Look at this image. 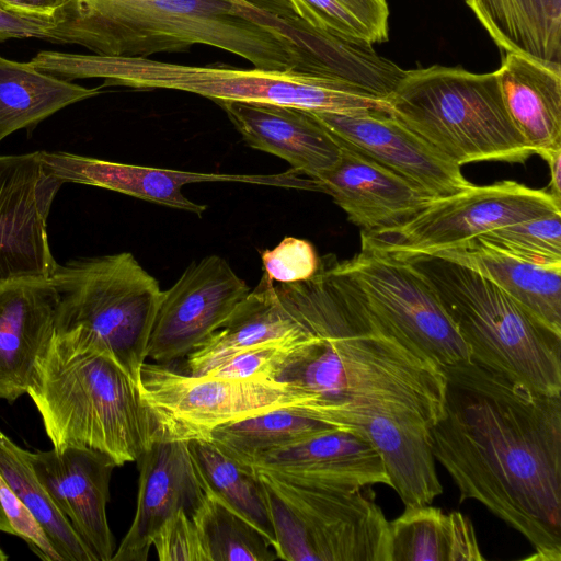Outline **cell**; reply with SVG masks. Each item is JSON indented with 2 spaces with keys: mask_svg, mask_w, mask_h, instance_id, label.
Masks as SVG:
<instances>
[{
  "mask_svg": "<svg viewBox=\"0 0 561 561\" xmlns=\"http://www.w3.org/2000/svg\"><path fill=\"white\" fill-rule=\"evenodd\" d=\"M493 282L539 320L561 333V265H540L505 253L478 239L434 254Z\"/></svg>",
  "mask_w": 561,
  "mask_h": 561,
  "instance_id": "cell-25",
  "label": "cell"
},
{
  "mask_svg": "<svg viewBox=\"0 0 561 561\" xmlns=\"http://www.w3.org/2000/svg\"><path fill=\"white\" fill-rule=\"evenodd\" d=\"M334 427L297 408H282L221 425L210 440L244 466L260 455Z\"/></svg>",
  "mask_w": 561,
  "mask_h": 561,
  "instance_id": "cell-32",
  "label": "cell"
},
{
  "mask_svg": "<svg viewBox=\"0 0 561 561\" xmlns=\"http://www.w3.org/2000/svg\"><path fill=\"white\" fill-rule=\"evenodd\" d=\"M561 213V202L515 181L471 185L433 199L408 221L362 231V245L398 255H431L514 222Z\"/></svg>",
  "mask_w": 561,
  "mask_h": 561,
  "instance_id": "cell-11",
  "label": "cell"
},
{
  "mask_svg": "<svg viewBox=\"0 0 561 561\" xmlns=\"http://www.w3.org/2000/svg\"><path fill=\"white\" fill-rule=\"evenodd\" d=\"M324 260L366 311L404 346L438 368L471 360L435 290L407 261L367 245L348 260Z\"/></svg>",
  "mask_w": 561,
  "mask_h": 561,
  "instance_id": "cell-9",
  "label": "cell"
},
{
  "mask_svg": "<svg viewBox=\"0 0 561 561\" xmlns=\"http://www.w3.org/2000/svg\"><path fill=\"white\" fill-rule=\"evenodd\" d=\"M392 255L433 287L472 360L531 389L561 394V333L458 263L434 255Z\"/></svg>",
  "mask_w": 561,
  "mask_h": 561,
  "instance_id": "cell-6",
  "label": "cell"
},
{
  "mask_svg": "<svg viewBox=\"0 0 561 561\" xmlns=\"http://www.w3.org/2000/svg\"><path fill=\"white\" fill-rule=\"evenodd\" d=\"M0 531L26 541L31 550L46 561H61L46 534L0 473Z\"/></svg>",
  "mask_w": 561,
  "mask_h": 561,
  "instance_id": "cell-39",
  "label": "cell"
},
{
  "mask_svg": "<svg viewBox=\"0 0 561 561\" xmlns=\"http://www.w3.org/2000/svg\"><path fill=\"white\" fill-rule=\"evenodd\" d=\"M260 479L264 486L276 539L274 549L277 558L288 561H319L308 533L296 511L277 491L261 477Z\"/></svg>",
  "mask_w": 561,
  "mask_h": 561,
  "instance_id": "cell-37",
  "label": "cell"
},
{
  "mask_svg": "<svg viewBox=\"0 0 561 561\" xmlns=\"http://www.w3.org/2000/svg\"><path fill=\"white\" fill-rule=\"evenodd\" d=\"M471 520L431 504L409 506L389 522V561H482Z\"/></svg>",
  "mask_w": 561,
  "mask_h": 561,
  "instance_id": "cell-28",
  "label": "cell"
},
{
  "mask_svg": "<svg viewBox=\"0 0 561 561\" xmlns=\"http://www.w3.org/2000/svg\"><path fill=\"white\" fill-rule=\"evenodd\" d=\"M62 183L48 174L38 151L0 156V286L20 278H50L47 219Z\"/></svg>",
  "mask_w": 561,
  "mask_h": 561,
  "instance_id": "cell-14",
  "label": "cell"
},
{
  "mask_svg": "<svg viewBox=\"0 0 561 561\" xmlns=\"http://www.w3.org/2000/svg\"><path fill=\"white\" fill-rule=\"evenodd\" d=\"M495 75L504 107L533 153L561 148V65L506 53Z\"/></svg>",
  "mask_w": 561,
  "mask_h": 561,
  "instance_id": "cell-24",
  "label": "cell"
},
{
  "mask_svg": "<svg viewBox=\"0 0 561 561\" xmlns=\"http://www.w3.org/2000/svg\"><path fill=\"white\" fill-rule=\"evenodd\" d=\"M158 432L172 439L210 440L217 427L282 408L310 407L309 397L286 381L184 375L145 363L138 382Z\"/></svg>",
  "mask_w": 561,
  "mask_h": 561,
  "instance_id": "cell-10",
  "label": "cell"
},
{
  "mask_svg": "<svg viewBox=\"0 0 561 561\" xmlns=\"http://www.w3.org/2000/svg\"><path fill=\"white\" fill-rule=\"evenodd\" d=\"M310 112L342 145L398 173L434 197L448 196L472 185L462 175L460 165L390 113Z\"/></svg>",
  "mask_w": 561,
  "mask_h": 561,
  "instance_id": "cell-16",
  "label": "cell"
},
{
  "mask_svg": "<svg viewBox=\"0 0 561 561\" xmlns=\"http://www.w3.org/2000/svg\"><path fill=\"white\" fill-rule=\"evenodd\" d=\"M69 0H0V9L25 16L53 19Z\"/></svg>",
  "mask_w": 561,
  "mask_h": 561,
  "instance_id": "cell-42",
  "label": "cell"
},
{
  "mask_svg": "<svg viewBox=\"0 0 561 561\" xmlns=\"http://www.w3.org/2000/svg\"><path fill=\"white\" fill-rule=\"evenodd\" d=\"M44 169L64 183H78L123 193L202 216L206 205L195 203L182 193L185 184L201 182H238L309 190L313 183L309 178L290 170L278 174H221L201 173L141 167L101 160L65 151H38Z\"/></svg>",
  "mask_w": 561,
  "mask_h": 561,
  "instance_id": "cell-15",
  "label": "cell"
},
{
  "mask_svg": "<svg viewBox=\"0 0 561 561\" xmlns=\"http://www.w3.org/2000/svg\"><path fill=\"white\" fill-rule=\"evenodd\" d=\"M550 170L549 188L552 196L561 202V148L548 150L540 156Z\"/></svg>",
  "mask_w": 561,
  "mask_h": 561,
  "instance_id": "cell-43",
  "label": "cell"
},
{
  "mask_svg": "<svg viewBox=\"0 0 561 561\" xmlns=\"http://www.w3.org/2000/svg\"><path fill=\"white\" fill-rule=\"evenodd\" d=\"M496 46L561 65V0H465Z\"/></svg>",
  "mask_w": 561,
  "mask_h": 561,
  "instance_id": "cell-27",
  "label": "cell"
},
{
  "mask_svg": "<svg viewBox=\"0 0 561 561\" xmlns=\"http://www.w3.org/2000/svg\"><path fill=\"white\" fill-rule=\"evenodd\" d=\"M252 148L277 156L317 179L340 158L341 142L307 110L257 102H216Z\"/></svg>",
  "mask_w": 561,
  "mask_h": 561,
  "instance_id": "cell-23",
  "label": "cell"
},
{
  "mask_svg": "<svg viewBox=\"0 0 561 561\" xmlns=\"http://www.w3.org/2000/svg\"><path fill=\"white\" fill-rule=\"evenodd\" d=\"M442 414L430 427L434 458L459 502L474 500L523 535L528 559L561 560V394L469 360L440 368Z\"/></svg>",
  "mask_w": 561,
  "mask_h": 561,
  "instance_id": "cell-1",
  "label": "cell"
},
{
  "mask_svg": "<svg viewBox=\"0 0 561 561\" xmlns=\"http://www.w3.org/2000/svg\"><path fill=\"white\" fill-rule=\"evenodd\" d=\"M253 470L296 511L319 561H389V520L373 495Z\"/></svg>",
  "mask_w": 561,
  "mask_h": 561,
  "instance_id": "cell-13",
  "label": "cell"
},
{
  "mask_svg": "<svg viewBox=\"0 0 561 561\" xmlns=\"http://www.w3.org/2000/svg\"><path fill=\"white\" fill-rule=\"evenodd\" d=\"M261 256L264 275L276 283L309 279L320 263L313 245L294 237L284 238L275 248L262 252Z\"/></svg>",
  "mask_w": 561,
  "mask_h": 561,
  "instance_id": "cell-38",
  "label": "cell"
},
{
  "mask_svg": "<svg viewBox=\"0 0 561 561\" xmlns=\"http://www.w3.org/2000/svg\"><path fill=\"white\" fill-rule=\"evenodd\" d=\"M188 449L204 491L254 526L275 548L264 486L257 473L211 440H188Z\"/></svg>",
  "mask_w": 561,
  "mask_h": 561,
  "instance_id": "cell-30",
  "label": "cell"
},
{
  "mask_svg": "<svg viewBox=\"0 0 561 561\" xmlns=\"http://www.w3.org/2000/svg\"><path fill=\"white\" fill-rule=\"evenodd\" d=\"M55 331H71L108 353L138 383L162 297L129 252L57 264Z\"/></svg>",
  "mask_w": 561,
  "mask_h": 561,
  "instance_id": "cell-8",
  "label": "cell"
},
{
  "mask_svg": "<svg viewBox=\"0 0 561 561\" xmlns=\"http://www.w3.org/2000/svg\"><path fill=\"white\" fill-rule=\"evenodd\" d=\"M474 239L530 263L561 265V213L495 228Z\"/></svg>",
  "mask_w": 561,
  "mask_h": 561,
  "instance_id": "cell-35",
  "label": "cell"
},
{
  "mask_svg": "<svg viewBox=\"0 0 561 561\" xmlns=\"http://www.w3.org/2000/svg\"><path fill=\"white\" fill-rule=\"evenodd\" d=\"M312 333L278 376L310 399L301 413L336 427L370 416H440L445 376L386 331L331 272L324 257L306 280L274 284Z\"/></svg>",
  "mask_w": 561,
  "mask_h": 561,
  "instance_id": "cell-2",
  "label": "cell"
},
{
  "mask_svg": "<svg viewBox=\"0 0 561 561\" xmlns=\"http://www.w3.org/2000/svg\"><path fill=\"white\" fill-rule=\"evenodd\" d=\"M307 332L233 353L203 376L277 380L291 356L311 337ZM278 381V380H277Z\"/></svg>",
  "mask_w": 561,
  "mask_h": 561,
  "instance_id": "cell-36",
  "label": "cell"
},
{
  "mask_svg": "<svg viewBox=\"0 0 561 561\" xmlns=\"http://www.w3.org/2000/svg\"><path fill=\"white\" fill-rule=\"evenodd\" d=\"M26 393L57 451L90 448L123 466L137 461L158 434L138 383L108 353L71 331H55Z\"/></svg>",
  "mask_w": 561,
  "mask_h": 561,
  "instance_id": "cell-4",
  "label": "cell"
},
{
  "mask_svg": "<svg viewBox=\"0 0 561 561\" xmlns=\"http://www.w3.org/2000/svg\"><path fill=\"white\" fill-rule=\"evenodd\" d=\"M314 181L362 231L397 227L438 198L344 145L336 163Z\"/></svg>",
  "mask_w": 561,
  "mask_h": 561,
  "instance_id": "cell-21",
  "label": "cell"
},
{
  "mask_svg": "<svg viewBox=\"0 0 561 561\" xmlns=\"http://www.w3.org/2000/svg\"><path fill=\"white\" fill-rule=\"evenodd\" d=\"M307 331L264 275L224 324L186 356L188 374L203 376L236 352Z\"/></svg>",
  "mask_w": 561,
  "mask_h": 561,
  "instance_id": "cell-26",
  "label": "cell"
},
{
  "mask_svg": "<svg viewBox=\"0 0 561 561\" xmlns=\"http://www.w3.org/2000/svg\"><path fill=\"white\" fill-rule=\"evenodd\" d=\"M47 70L66 80L101 78L103 85L168 89L194 93L214 102H257L312 112L390 113L387 100L348 83L293 70L187 66L142 57L51 51Z\"/></svg>",
  "mask_w": 561,
  "mask_h": 561,
  "instance_id": "cell-5",
  "label": "cell"
},
{
  "mask_svg": "<svg viewBox=\"0 0 561 561\" xmlns=\"http://www.w3.org/2000/svg\"><path fill=\"white\" fill-rule=\"evenodd\" d=\"M310 26L373 46L389 39L387 0H286Z\"/></svg>",
  "mask_w": 561,
  "mask_h": 561,
  "instance_id": "cell-33",
  "label": "cell"
},
{
  "mask_svg": "<svg viewBox=\"0 0 561 561\" xmlns=\"http://www.w3.org/2000/svg\"><path fill=\"white\" fill-rule=\"evenodd\" d=\"M136 462V512L112 561H146L152 538L164 522L179 511L193 518L205 496L187 440L172 439L158 432Z\"/></svg>",
  "mask_w": 561,
  "mask_h": 561,
  "instance_id": "cell-19",
  "label": "cell"
},
{
  "mask_svg": "<svg viewBox=\"0 0 561 561\" xmlns=\"http://www.w3.org/2000/svg\"><path fill=\"white\" fill-rule=\"evenodd\" d=\"M58 294L50 278H20L0 286V399L27 392L36 362L55 333Z\"/></svg>",
  "mask_w": 561,
  "mask_h": 561,
  "instance_id": "cell-22",
  "label": "cell"
},
{
  "mask_svg": "<svg viewBox=\"0 0 561 561\" xmlns=\"http://www.w3.org/2000/svg\"><path fill=\"white\" fill-rule=\"evenodd\" d=\"M252 289L227 261L209 255L194 261L162 291L147 357L169 365L202 345Z\"/></svg>",
  "mask_w": 561,
  "mask_h": 561,
  "instance_id": "cell-12",
  "label": "cell"
},
{
  "mask_svg": "<svg viewBox=\"0 0 561 561\" xmlns=\"http://www.w3.org/2000/svg\"><path fill=\"white\" fill-rule=\"evenodd\" d=\"M193 520L209 561H273L278 559L268 540L218 499L205 492Z\"/></svg>",
  "mask_w": 561,
  "mask_h": 561,
  "instance_id": "cell-34",
  "label": "cell"
},
{
  "mask_svg": "<svg viewBox=\"0 0 561 561\" xmlns=\"http://www.w3.org/2000/svg\"><path fill=\"white\" fill-rule=\"evenodd\" d=\"M8 560V556L3 552V550L0 548V561Z\"/></svg>",
  "mask_w": 561,
  "mask_h": 561,
  "instance_id": "cell-44",
  "label": "cell"
},
{
  "mask_svg": "<svg viewBox=\"0 0 561 561\" xmlns=\"http://www.w3.org/2000/svg\"><path fill=\"white\" fill-rule=\"evenodd\" d=\"M387 101L391 115L460 167L523 162L533 154L504 107L495 71L439 65L405 70Z\"/></svg>",
  "mask_w": 561,
  "mask_h": 561,
  "instance_id": "cell-7",
  "label": "cell"
},
{
  "mask_svg": "<svg viewBox=\"0 0 561 561\" xmlns=\"http://www.w3.org/2000/svg\"><path fill=\"white\" fill-rule=\"evenodd\" d=\"M45 39L95 55L142 57L209 45L255 68L299 72V58L244 0H69Z\"/></svg>",
  "mask_w": 561,
  "mask_h": 561,
  "instance_id": "cell-3",
  "label": "cell"
},
{
  "mask_svg": "<svg viewBox=\"0 0 561 561\" xmlns=\"http://www.w3.org/2000/svg\"><path fill=\"white\" fill-rule=\"evenodd\" d=\"M23 62L0 56V142L20 129H33L42 121L73 103L101 93Z\"/></svg>",
  "mask_w": 561,
  "mask_h": 561,
  "instance_id": "cell-29",
  "label": "cell"
},
{
  "mask_svg": "<svg viewBox=\"0 0 561 561\" xmlns=\"http://www.w3.org/2000/svg\"><path fill=\"white\" fill-rule=\"evenodd\" d=\"M265 23L296 51L299 72L339 80L387 100L405 70L378 55L373 46L351 42L314 28L301 20L286 0H248Z\"/></svg>",
  "mask_w": 561,
  "mask_h": 561,
  "instance_id": "cell-17",
  "label": "cell"
},
{
  "mask_svg": "<svg viewBox=\"0 0 561 561\" xmlns=\"http://www.w3.org/2000/svg\"><path fill=\"white\" fill-rule=\"evenodd\" d=\"M0 473L39 524L61 561H96L38 481L28 450L1 431Z\"/></svg>",
  "mask_w": 561,
  "mask_h": 561,
  "instance_id": "cell-31",
  "label": "cell"
},
{
  "mask_svg": "<svg viewBox=\"0 0 561 561\" xmlns=\"http://www.w3.org/2000/svg\"><path fill=\"white\" fill-rule=\"evenodd\" d=\"M54 24L53 19L25 16L0 9V43L11 38H44Z\"/></svg>",
  "mask_w": 561,
  "mask_h": 561,
  "instance_id": "cell-41",
  "label": "cell"
},
{
  "mask_svg": "<svg viewBox=\"0 0 561 561\" xmlns=\"http://www.w3.org/2000/svg\"><path fill=\"white\" fill-rule=\"evenodd\" d=\"M248 467L312 486H390L378 450L364 436L336 426L264 453Z\"/></svg>",
  "mask_w": 561,
  "mask_h": 561,
  "instance_id": "cell-20",
  "label": "cell"
},
{
  "mask_svg": "<svg viewBox=\"0 0 561 561\" xmlns=\"http://www.w3.org/2000/svg\"><path fill=\"white\" fill-rule=\"evenodd\" d=\"M152 546L160 561H209L198 527L184 511L164 522Z\"/></svg>",
  "mask_w": 561,
  "mask_h": 561,
  "instance_id": "cell-40",
  "label": "cell"
},
{
  "mask_svg": "<svg viewBox=\"0 0 561 561\" xmlns=\"http://www.w3.org/2000/svg\"><path fill=\"white\" fill-rule=\"evenodd\" d=\"M28 459L38 481L96 561H112L115 540L106 506L116 463L98 450L77 447L28 451Z\"/></svg>",
  "mask_w": 561,
  "mask_h": 561,
  "instance_id": "cell-18",
  "label": "cell"
}]
</instances>
